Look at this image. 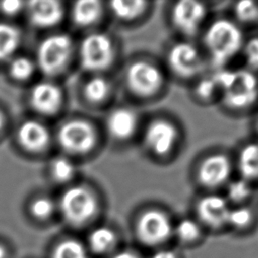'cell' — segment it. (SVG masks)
<instances>
[{
	"label": "cell",
	"mask_w": 258,
	"mask_h": 258,
	"mask_svg": "<svg viewBox=\"0 0 258 258\" xmlns=\"http://www.w3.org/2000/svg\"><path fill=\"white\" fill-rule=\"evenodd\" d=\"M253 219L254 214L250 208L238 207L231 209L228 218V224L232 225L236 229H244L252 223Z\"/></svg>",
	"instance_id": "29"
},
{
	"label": "cell",
	"mask_w": 258,
	"mask_h": 258,
	"mask_svg": "<svg viewBox=\"0 0 258 258\" xmlns=\"http://www.w3.org/2000/svg\"><path fill=\"white\" fill-rule=\"evenodd\" d=\"M172 232L173 226L169 217L158 209H149L143 212L135 225L137 239L148 247H156L165 243Z\"/></svg>",
	"instance_id": "4"
},
{
	"label": "cell",
	"mask_w": 258,
	"mask_h": 258,
	"mask_svg": "<svg viewBox=\"0 0 258 258\" xmlns=\"http://www.w3.org/2000/svg\"><path fill=\"white\" fill-rule=\"evenodd\" d=\"M137 126V118L135 114L127 109H119L111 114L108 120V128L110 133L118 139H126L130 137Z\"/></svg>",
	"instance_id": "17"
},
{
	"label": "cell",
	"mask_w": 258,
	"mask_h": 258,
	"mask_svg": "<svg viewBox=\"0 0 258 258\" xmlns=\"http://www.w3.org/2000/svg\"><path fill=\"white\" fill-rule=\"evenodd\" d=\"M177 139V128L164 119H157L151 122L144 133V142L147 148L157 156L169 154L173 150Z\"/></svg>",
	"instance_id": "11"
},
{
	"label": "cell",
	"mask_w": 258,
	"mask_h": 258,
	"mask_svg": "<svg viewBox=\"0 0 258 258\" xmlns=\"http://www.w3.org/2000/svg\"><path fill=\"white\" fill-rule=\"evenodd\" d=\"M127 85L136 95L149 97L156 94L163 86L162 72L148 61L133 62L126 74Z\"/></svg>",
	"instance_id": "8"
},
{
	"label": "cell",
	"mask_w": 258,
	"mask_h": 258,
	"mask_svg": "<svg viewBox=\"0 0 258 258\" xmlns=\"http://www.w3.org/2000/svg\"><path fill=\"white\" fill-rule=\"evenodd\" d=\"M2 126H3V117H2V114L0 113V130H1Z\"/></svg>",
	"instance_id": "38"
},
{
	"label": "cell",
	"mask_w": 258,
	"mask_h": 258,
	"mask_svg": "<svg viewBox=\"0 0 258 258\" xmlns=\"http://www.w3.org/2000/svg\"><path fill=\"white\" fill-rule=\"evenodd\" d=\"M167 63L171 72L181 79L194 78L204 69L200 50L188 41H178L170 46Z\"/></svg>",
	"instance_id": "6"
},
{
	"label": "cell",
	"mask_w": 258,
	"mask_h": 258,
	"mask_svg": "<svg viewBox=\"0 0 258 258\" xmlns=\"http://www.w3.org/2000/svg\"><path fill=\"white\" fill-rule=\"evenodd\" d=\"M151 258H178L177 255L170 250H159L155 252Z\"/></svg>",
	"instance_id": "35"
},
{
	"label": "cell",
	"mask_w": 258,
	"mask_h": 258,
	"mask_svg": "<svg viewBox=\"0 0 258 258\" xmlns=\"http://www.w3.org/2000/svg\"><path fill=\"white\" fill-rule=\"evenodd\" d=\"M174 233L181 243H194L201 237V228L198 223L190 219H182L175 228Z\"/></svg>",
	"instance_id": "25"
},
{
	"label": "cell",
	"mask_w": 258,
	"mask_h": 258,
	"mask_svg": "<svg viewBox=\"0 0 258 258\" xmlns=\"http://www.w3.org/2000/svg\"><path fill=\"white\" fill-rule=\"evenodd\" d=\"M252 195L250 182L244 178L235 179L229 182L227 186V197L234 203H243Z\"/></svg>",
	"instance_id": "26"
},
{
	"label": "cell",
	"mask_w": 258,
	"mask_h": 258,
	"mask_svg": "<svg viewBox=\"0 0 258 258\" xmlns=\"http://www.w3.org/2000/svg\"><path fill=\"white\" fill-rule=\"evenodd\" d=\"M102 12L101 3L96 0H82L73 7V19L79 26H89L95 23Z\"/></svg>",
	"instance_id": "20"
},
{
	"label": "cell",
	"mask_w": 258,
	"mask_h": 258,
	"mask_svg": "<svg viewBox=\"0 0 258 258\" xmlns=\"http://www.w3.org/2000/svg\"><path fill=\"white\" fill-rule=\"evenodd\" d=\"M17 137L20 144L30 151H40L49 142V133L46 127L33 120L25 121L19 126Z\"/></svg>",
	"instance_id": "16"
},
{
	"label": "cell",
	"mask_w": 258,
	"mask_h": 258,
	"mask_svg": "<svg viewBox=\"0 0 258 258\" xmlns=\"http://www.w3.org/2000/svg\"><path fill=\"white\" fill-rule=\"evenodd\" d=\"M204 42L212 63L220 70L242 50L244 35L237 23L219 18L206 29Z\"/></svg>",
	"instance_id": "2"
},
{
	"label": "cell",
	"mask_w": 258,
	"mask_h": 258,
	"mask_svg": "<svg viewBox=\"0 0 258 258\" xmlns=\"http://www.w3.org/2000/svg\"><path fill=\"white\" fill-rule=\"evenodd\" d=\"M29 19L37 27L55 25L62 17V7L58 1L37 0L28 4Z\"/></svg>",
	"instance_id": "15"
},
{
	"label": "cell",
	"mask_w": 258,
	"mask_h": 258,
	"mask_svg": "<svg viewBox=\"0 0 258 258\" xmlns=\"http://www.w3.org/2000/svg\"><path fill=\"white\" fill-rule=\"evenodd\" d=\"M23 3L17 0H7L1 3V9L6 14H16L22 9Z\"/></svg>",
	"instance_id": "34"
},
{
	"label": "cell",
	"mask_w": 258,
	"mask_h": 258,
	"mask_svg": "<svg viewBox=\"0 0 258 258\" xmlns=\"http://www.w3.org/2000/svg\"><path fill=\"white\" fill-rule=\"evenodd\" d=\"M113 54L112 41L103 33L89 34L81 43V63L88 71L105 70L111 63Z\"/></svg>",
	"instance_id": "7"
},
{
	"label": "cell",
	"mask_w": 258,
	"mask_h": 258,
	"mask_svg": "<svg viewBox=\"0 0 258 258\" xmlns=\"http://www.w3.org/2000/svg\"><path fill=\"white\" fill-rule=\"evenodd\" d=\"M234 13L240 22H255L258 20V3L250 0L239 1L234 6Z\"/></svg>",
	"instance_id": "27"
},
{
	"label": "cell",
	"mask_w": 258,
	"mask_h": 258,
	"mask_svg": "<svg viewBox=\"0 0 258 258\" xmlns=\"http://www.w3.org/2000/svg\"><path fill=\"white\" fill-rule=\"evenodd\" d=\"M244 58L251 70H258V37H252L243 45Z\"/></svg>",
	"instance_id": "33"
},
{
	"label": "cell",
	"mask_w": 258,
	"mask_h": 258,
	"mask_svg": "<svg viewBox=\"0 0 258 258\" xmlns=\"http://www.w3.org/2000/svg\"><path fill=\"white\" fill-rule=\"evenodd\" d=\"M146 4V2L139 0L114 1L111 3V8L117 17L131 20L139 16L145 10Z\"/></svg>",
	"instance_id": "23"
},
{
	"label": "cell",
	"mask_w": 258,
	"mask_h": 258,
	"mask_svg": "<svg viewBox=\"0 0 258 258\" xmlns=\"http://www.w3.org/2000/svg\"><path fill=\"white\" fill-rule=\"evenodd\" d=\"M238 169L241 177L250 181L258 179V143L245 144L238 155Z\"/></svg>",
	"instance_id": "18"
},
{
	"label": "cell",
	"mask_w": 258,
	"mask_h": 258,
	"mask_svg": "<svg viewBox=\"0 0 258 258\" xmlns=\"http://www.w3.org/2000/svg\"><path fill=\"white\" fill-rule=\"evenodd\" d=\"M72 47V39L66 34H54L43 39L37 49L40 70L49 76L59 74L71 57Z\"/></svg>",
	"instance_id": "5"
},
{
	"label": "cell",
	"mask_w": 258,
	"mask_h": 258,
	"mask_svg": "<svg viewBox=\"0 0 258 258\" xmlns=\"http://www.w3.org/2000/svg\"><path fill=\"white\" fill-rule=\"evenodd\" d=\"M20 42V32L13 25L0 23V60L10 56Z\"/></svg>",
	"instance_id": "21"
},
{
	"label": "cell",
	"mask_w": 258,
	"mask_h": 258,
	"mask_svg": "<svg viewBox=\"0 0 258 258\" xmlns=\"http://www.w3.org/2000/svg\"><path fill=\"white\" fill-rule=\"evenodd\" d=\"M0 258H7V251L1 244H0Z\"/></svg>",
	"instance_id": "37"
},
{
	"label": "cell",
	"mask_w": 258,
	"mask_h": 258,
	"mask_svg": "<svg viewBox=\"0 0 258 258\" xmlns=\"http://www.w3.org/2000/svg\"><path fill=\"white\" fill-rule=\"evenodd\" d=\"M231 208L227 199L219 195H207L196 206L199 220L212 229H220L228 224Z\"/></svg>",
	"instance_id": "13"
},
{
	"label": "cell",
	"mask_w": 258,
	"mask_h": 258,
	"mask_svg": "<svg viewBox=\"0 0 258 258\" xmlns=\"http://www.w3.org/2000/svg\"><path fill=\"white\" fill-rule=\"evenodd\" d=\"M218 92L217 84L213 78V75L201 79L195 88V93L197 97L201 100L208 101L212 99Z\"/></svg>",
	"instance_id": "31"
},
{
	"label": "cell",
	"mask_w": 258,
	"mask_h": 258,
	"mask_svg": "<svg viewBox=\"0 0 258 258\" xmlns=\"http://www.w3.org/2000/svg\"><path fill=\"white\" fill-rule=\"evenodd\" d=\"M62 102V94L57 86L49 82L36 84L30 92V104L43 115L55 114Z\"/></svg>",
	"instance_id": "14"
},
{
	"label": "cell",
	"mask_w": 258,
	"mask_h": 258,
	"mask_svg": "<svg viewBox=\"0 0 258 258\" xmlns=\"http://www.w3.org/2000/svg\"><path fill=\"white\" fill-rule=\"evenodd\" d=\"M53 204L52 202L44 197L35 199L30 205L31 215L38 220H46L53 213Z\"/></svg>",
	"instance_id": "30"
},
{
	"label": "cell",
	"mask_w": 258,
	"mask_h": 258,
	"mask_svg": "<svg viewBox=\"0 0 258 258\" xmlns=\"http://www.w3.org/2000/svg\"><path fill=\"white\" fill-rule=\"evenodd\" d=\"M52 175L58 181H67L72 178L75 168L73 163L66 158H58L54 160L51 167Z\"/></svg>",
	"instance_id": "32"
},
{
	"label": "cell",
	"mask_w": 258,
	"mask_h": 258,
	"mask_svg": "<svg viewBox=\"0 0 258 258\" xmlns=\"http://www.w3.org/2000/svg\"><path fill=\"white\" fill-rule=\"evenodd\" d=\"M213 78L223 104L229 109L244 110L258 100V80L250 70L220 69Z\"/></svg>",
	"instance_id": "1"
},
{
	"label": "cell",
	"mask_w": 258,
	"mask_h": 258,
	"mask_svg": "<svg viewBox=\"0 0 258 258\" xmlns=\"http://www.w3.org/2000/svg\"><path fill=\"white\" fill-rule=\"evenodd\" d=\"M9 71L14 79L23 81L31 77L34 71V64L28 57L18 56L10 62Z\"/></svg>",
	"instance_id": "28"
},
{
	"label": "cell",
	"mask_w": 258,
	"mask_h": 258,
	"mask_svg": "<svg viewBox=\"0 0 258 258\" xmlns=\"http://www.w3.org/2000/svg\"><path fill=\"white\" fill-rule=\"evenodd\" d=\"M90 251L96 255L110 253L117 245L116 233L108 227L94 229L88 237Z\"/></svg>",
	"instance_id": "19"
},
{
	"label": "cell",
	"mask_w": 258,
	"mask_h": 258,
	"mask_svg": "<svg viewBox=\"0 0 258 258\" xmlns=\"http://www.w3.org/2000/svg\"><path fill=\"white\" fill-rule=\"evenodd\" d=\"M207 15V7L196 0H181L171 8L170 19L174 28L185 36H194L199 31Z\"/></svg>",
	"instance_id": "10"
},
{
	"label": "cell",
	"mask_w": 258,
	"mask_h": 258,
	"mask_svg": "<svg viewBox=\"0 0 258 258\" xmlns=\"http://www.w3.org/2000/svg\"><path fill=\"white\" fill-rule=\"evenodd\" d=\"M112 258H141L139 257L137 254L130 252V251H123V252H119L116 255H114Z\"/></svg>",
	"instance_id": "36"
},
{
	"label": "cell",
	"mask_w": 258,
	"mask_h": 258,
	"mask_svg": "<svg viewBox=\"0 0 258 258\" xmlns=\"http://www.w3.org/2000/svg\"><path fill=\"white\" fill-rule=\"evenodd\" d=\"M59 207L63 219L75 227L87 224L98 210L94 195L84 186H73L66 190L60 198Z\"/></svg>",
	"instance_id": "3"
},
{
	"label": "cell",
	"mask_w": 258,
	"mask_h": 258,
	"mask_svg": "<svg viewBox=\"0 0 258 258\" xmlns=\"http://www.w3.org/2000/svg\"><path fill=\"white\" fill-rule=\"evenodd\" d=\"M50 258H88V255L86 248L80 241L66 239L54 246Z\"/></svg>",
	"instance_id": "22"
},
{
	"label": "cell",
	"mask_w": 258,
	"mask_h": 258,
	"mask_svg": "<svg viewBox=\"0 0 258 258\" xmlns=\"http://www.w3.org/2000/svg\"><path fill=\"white\" fill-rule=\"evenodd\" d=\"M84 92L86 98L89 101L93 103H98L103 101L107 97L110 92V86L105 79L101 77H95L88 81L85 86Z\"/></svg>",
	"instance_id": "24"
},
{
	"label": "cell",
	"mask_w": 258,
	"mask_h": 258,
	"mask_svg": "<svg viewBox=\"0 0 258 258\" xmlns=\"http://www.w3.org/2000/svg\"><path fill=\"white\" fill-rule=\"evenodd\" d=\"M256 129H257V132H258V115H257V118H256Z\"/></svg>",
	"instance_id": "39"
},
{
	"label": "cell",
	"mask_w": 258,
	"mask_h": 258,
	"mask_svg": "<svg viewBox=\"0 0 258 258\" xmlns=\"http://www.w3.org/2000/svg\"><path fill=\"white\" fill-rule=\"evenodd\" d=\"M59 145L73 154L86 153L96 141L93 127L83 120H72L60 126L57 134Z\"/></svg>",
	"instance_id": "9"
},
{
	"label": "cell",
	"mask_w": 258,
	"mask_h": 258,
	"mask_svg": "<svg viewBox=\"0 0 258 258\" xmlns=\"http://www.w3.org/2000/svg\"><path fill=\"white\" fill-rule=\"evenodd\" d=\"M232 173V163L223 153H213L205 157L199 165L197 178L202 186L216 188L225 184Z\"/></svg>",
	"instance_id": "12"
}]
</instances>
